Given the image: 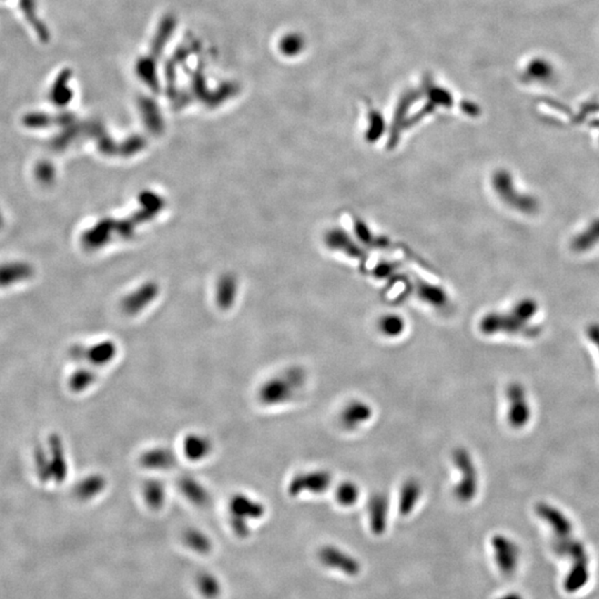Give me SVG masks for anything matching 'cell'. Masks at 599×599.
Segmentation results:
<instances>
[{"mask_svg":"<svg viewBox=\"0 0 599 599\" xmlns=\"http://www.w3.org/2000/svg\"><path fill=\"white\" fill-rule=\"evenodd\" d=\"M308 374L302 366H292L271 376L259 387L258 401L264 406H279L291 402L304 389Z\"/></svg>","mask_w":599,"mask_h":599,"instance_id":"cell-1","label":"cell"},{"mask_svg":"<svg viewBox=\"0 0 599 599\" xmlns=\"http://www.w3.org/2000/svg\"><path fill=\"white\" fill-rule=\"evenodd\" d=\"M453 464L460 474V481L454 487L455 498L460 503H470L479 491V477L477 468L472 455L464 447L453 451Z\"/></svg>","mask_w":599,"mask_h":599,"instance_id":"cell-2","label":"cell"},{"mask_svg":"<svg viewBox=\"0 0 599 599\" xmlns=\"http://www.w3.org/2000/svg\"><path fill=\"white\" fill-rule=\"evenodd\" d=\"M264 513V505L245 493H237L230 499V523L239 536H247L250 520L262 518Z\"/></svg>","mask_w":599,"mask_h":599,"instance_id":"cell-3","label":"cell"},{"mask_svg":"<svg viewBox=\"0 0 599 599\" xmlns=\"http://www.w3.org/2000/svg\"><path fill=\"white\" fill-rule=\"evenodd\" d=\"M71 360L79 366L101 368L110 366L118 356V347L111 341H103L90 347H76L71 349Z\"/></svg>","mask_w":599,"mask_h":599,"instance_id":"cell-4","label":"cell"},{"mask_svg":"<svg viewBox=\"0 0 599 599\" xmlns=\"http://www.w3.org/2000/svg\"><path fill=\"white\" fill-rule=\"evenodd\" d=\"M332 484V474L329 470H316L301 472L292 477L288 485V494L291 497L309 493V494H323L330 489Z\"/></svg>","mask_w":599,"mask_h":599,"instance_id":"cell-5","label":"cell"},{"mask_svg":"<svg viewBox=\"0 0 599 599\" xmlns=\"http://www.w3.org/2000/svg\"><path fill=\"white\" fill-rule=\"evenodd\" d=\"M495 564L502 575L510 577L517 572L520 550L515 541L505 535H495L491 541Z\"/></svg>","mask_w":599,"mask_h":599,"instance_id":"cell-6","label":"cell"},{"mask_svg":"<svg viewBox=\"0 0 599 599\" xmlns=\"http://www.w3.org/2000/svg\"><path fill=\"white\" fill-rule=\"evenodd\" d=\"M318 560L330 569L337 570L347 576H356L361 572V562L344 549L334 545L321 547L318 553Z\"/></svg>","mask_w":599,"mask_h":599,"instance_id":"cell-7","label":"cell"},{"mask_svg":"<svg viewBox=\"0 0 599 599\" xmlns=\"http://www.w3.org/2000/svg\"><path fill=\"white\" fill-rule=\"evenodd\" d=\"M523 76L529 84L550 86L558 79V68L554 61L545 56H533L524 65Z\"/></svg>","mask_w":599,"mask_h":599,"instance_id":"cell-8","label":"cell"},{"mask_svg":"<svg viewBox=\"0 0 599 599\" xmlns=\"http://www.w3.org/2000/svg\"><path fill=\"white\" fill-rule=\"evenodd\" d=\"M139 464L141 468L151 472H169L178 465V456L170 447L157 445L141 453Z\"/></svg>","mask_w":599,"mask_h":599,"instance_id":"cell-9","label":"cell"},{"mask_svg":"<svg viewBox=\"0 0 599 599\" xmlns=\"http://www.w3.org/2000/svg\"><path fill=\"white\" fill-rule=\"evenodd\" d=\"M368 524L372 533L382 536L387 529L389 517V498L384 493H375L368 502Z\"/></svg>","mask_w":599,"mask_h":599,"instance_id":"cell-10","label":"cell"},{"mask_svg":"<svg viewBox=\"0 0 599 599\" xmlns=\"http://www.w3.org/2000/svg\"><path fill=\"white\" fill-rule=\"evenodd\" d=\"M372 416L373 408L368 402L362 399H354L347 403L342 410L340 422L347 431H355L368 423Z\"/></svg>","mask_w":599,"mask_h":599,"instance_id":"cell-11","label":"cell"},{"mask_svg":"<svg viewBox=\"0 0 599 599\" xmlns=\"http://www.w3.org/2000/svg\"><path fill=\"white\" fill-rule=\"evenodd\" d=\"M178 489L180 494L187 499L188 502L195 505V508H208L211 504L210 491L202 482L192 475H182L178 479Z\"/></svg>","mask_w":599,"mask_h":599,"instance_id":"cell-12","label":"cell"},{"mask_svg":"<svg viewBox=\"0 0 599 599\" xmlns=\"http://www.w3.org/2000/svg\"><path fill=\"white\" fill-rule=\"evenodd\" d=\"M212 439L202 433H190L184 437L182 442V452L184 458L192 463H200L212 454Z\"/></svg>","mask_w":599,"mask_h":599,"instance_id":"cell-13","label":"cell"},{"mask_svg":"<svg viewBox=\"0 0 599 599\" xmlns=\"http://www.w3.org/2000/svg\"><path fill=\"white\" fill-rule=\"evenodd\" d=\"M423 489L420 482L416 479H410L402 484L399 494V513L401 516H408L412 514L420 502Z\"/></svg>","mask_w":599,"mask_h":599,"instance_id":"cell-14","label":"cell"},{"mask_svg":"<svg viewBox=\"0 0 599 599\" xmlns=\"http://www.w3.org/2000/svg\"><path fill=\"white\" fill-rule=\"evenodd\" d=\"M107 487H108V481L103 474H90L77 484L75 487V495L80 501L89 502L103 494Z\"/></svg>","mask_w":599,"mask_h":599,"instance_id":"cell-15","label":"cell"},{"mask_svg":"<svg viewBox=\"0 0 599 599\" xmlns=\"http://www.w3.org/2000/svg\"><path fill=\"white\" fill-rule=\"evenodd\" d=\"M142 498L148 508L159 510L166 505L167 487L165 482L159 479H148L143 482L141 487Z\"/></svg>","mask_w":599,"mask_h":599,"instance_id":"cell-16","label":"cell"},{"mask_svg":"<svg viewBox=\"0 0 599 599\" xmlns=\"http://www.w3.org/2000/svg\"><path fill=\"white\" fill-rule=\"evenodd\" d=\"M99 379L97 368L80 366L69 378V387L75 393H82L94 387Z\"/></svg>","mask_w":599,"mask_h":599,"instance_id":"cell-17","label":"cell"},{"mask_svg":"<svg viewBox=\"0 0 599 599\" xmlns=\"http://www.w3.org/2000/svg\"><path fill=\"white\" fill-rule=\"evenodd\" d=\"M591 577L589 562H579L570 566L564 581V588L567 593H577L586 586Z\"/></svg>","mask_w":599,"mask_h":599,"instance_id":"cell-18","label":"cell"},{"mask_svg":"<svg viewBox=\"0 0 599 599\" xmlns=\"http://www.w3.org/2000/svg\"><path fill=\"white\" fill-rule=\"evenodd\" d=\"M508 399L510 402L508 408V420L512 425H520L526 420L525 399H524L523 391L515 385L508 389Z\"/></svg>","mask_w":599,"mask_h":599,"instance_id":"cell-19","label":"cell"},{"mask_svg":"<svg viewBox=\"0 0 599 599\" xmlns=\"http://www.w3.org/2000/svg\"><path fill=\"white\" fill-rule=\"evenodd\" d=\"M361 489L358 484L352 481L342 482L335 491V499L342 508H352L360 498Z\"/></svg>","mask_w":599,"mask_h":599,"instance_id":"cell-20","label":"cell"},{"mask_svg":"<svg viewBox=\"0 0 599 599\" xmlns=\"http://www.w3.org/2000/svg\"><path fill=\"white\" fill-rule=\"evenodd\" d=\"M405 323L403 318L397 316H384L380 321V330L385 337H397L404 331Z\"/></svg>","mask_w":599,"mask_h":599,"instance_id":"cell-21","label":"cell"},{"mask_svg":"<svg viewBox=\"0 0 599 599\" xmlns=\"http://www.w3.org/2000/svg\"><path fill=\"white\" fill-rule=\"evenodd\" d=\"M184 541L198 552H208V549H210L211 544L208 537L198 529H188L184 534Z\"/></svg>","mask_w":599,"mask_h":599,"instance_id":"cell-22","label":"cell"},{"mask_svg":"<svg viewBox=\"0 0 599 599\" xmlns=\"http://www.w3.org/2000/svg\"><path fill=\"white\" fill-rule=\"evenodd\" d=\"M497 599H524L523 596L517 593H508V594L502 595Z\"/></svg>","mask_w":599,"mask_h":599,"instance_id":"cell-23","label":"cell"}]
</instances>
